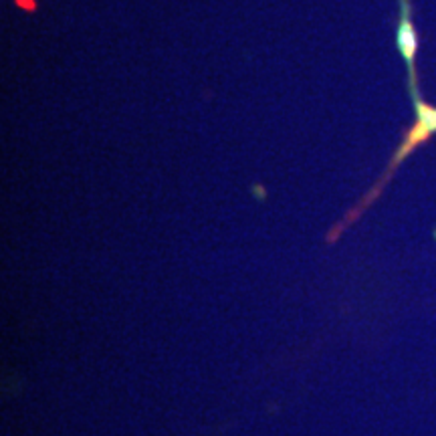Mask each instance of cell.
I'll return each instance as SVG.
<instances>
[{
	"instance_id": "obj_1",
	"label": "cell",
	"mask_w": 436,
	"mask_h": 436,
	"mask_svg": "<svg viewBox=\"0 0 436 436\" xmlns=\"http://www.w3.org/2000/svg\"><path fill=\"white\" fill-rule=\"evenodd\" d=\"M416 32H414V27L410 23V16H408V4L404 6V14H402V21H400V27H398V49L400 53L404 55L406 63L410 67V73L414 77V55H416Z\"/></svg>"
}]
</instances>
